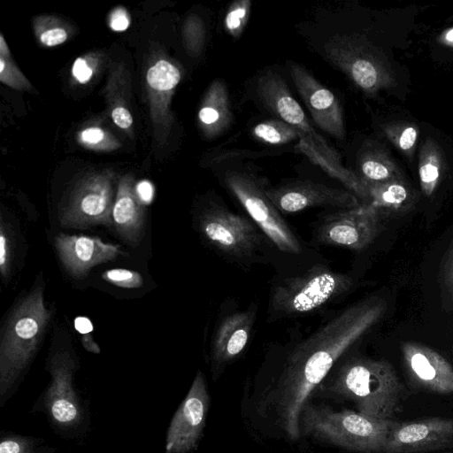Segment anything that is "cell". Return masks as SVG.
Returning <instances> with one entry per match:
<instances>
[{
  "instance_id": "cell-1",
  "label": "cell",
  "mask_w": 453,
  "mask_h": 453,
  "mask_svg": "<svg viewBox=\"0 0 453 453\" xmlns=\"http://www.w3.org/2000/svg\"><path fill=\"white\" fill-rule=\"evenodd\" d=\"M386 308V303L377 297L358 302L296 345L259 395L258 411L272 417L288 439H299L300 415L310 395L338 359L379 321Z\"/></svg>"
},
{
  "instance_id": "cell-2",
  "label": "cell",
  "mask_w": 453,
  "mask_h": 453,
  "mask_svg": "<svg viewBox=\"0 0 453 453\" xmlns=\"http://www.w3.org/2000/svg\"><path fill=\"white\" fill-rule=\"evenodd\" d=\"M324 389L353 402L357 411L376 419H392L403 396L394 367L386 360L351 358L342 365Z\"/></svg>"
},
{
  "instance_id": "cell-3",
  "label": "cell",
  "mask_w": 453,
  "mask_h": 453,
  "mask_svg": "<svg viewBox=\"0 0 453 453\" xmlns=\"http://www.w3.org/2000/svg\"><path fill=\"white\" fill-rule=\"evenodd\" d=\"M50 318L41 286L34 288L12 311L0 342L1 405L35 356Z\"/></svg>"
},
{
  "instance_id": "cell-4",
  "label": "cell",
  "mask_w": 453,
  "mask_h": 453,
  "mask_svg": "<svg viewBox=\"0 0 453 453\" xmlns=\"http://www.w3.org/2000/svg\"><path fill=\"white\" fill-rule=\"evenodd\" d=\"M394 422L307 403L299 424L301 432L327 443L361 453H382Z\"/></svg>"
},
{
  "instance_id": "cell-5",
  "label": "cell",
  "mask_w": 453,
  "mask_h": 453,
  "mask_svg": "<svg viewBox=\"0 0 453 453\" xmlns=\"http://www.w3.org/2000/svg\"><path fill=\"white\" fill-rule=\"evenodd\" d=\"M351 286L352 280L347 274L313 267L276 287L270 308L279 317L309 313L346 293Z\"/></svg>"
},
{
  "instance_id": "cell-6",
  "label": "cell",
  "mask_w": 453,
  "mask_h": 453,
  "mask_svg": "<svg viewBox=\"0 0 453 453\" xmlns=\"http://www.w3.org/2000/svg\"><path fill=\"white\" fill-rule=\"evenodd\" d=\"M225 182L252 221L280 250L292 254L301 252L296 236L257 180L246 173L229 172Z\"/></svg>"
},
{
  "instance_id": "cell-7",
  "label": "cell",
  "mask_w": 453,
  "mask_h": 453,
  "mask_svg": "<svg viewBox=\"0 0 453 453\" xmlns=\"http://www.w3.org/2000/svg\"><path fill=\"white\" fill-rule=\"evenodd\" d=\"M199 227L211 247L231 258H249L261 243L260 234L249 219L220 205L202 213Z\"/></svg>"
},
{
  "instance_id": "cell-8",
  "label": "cell",
  "mask_w": 453,
  "mask_h": 453,
  "mask_svg": "<svg viewBox=\"0 0 453 453\" xmlns=\"http://www.w3.org/2000/svg\"><path fill=\"white\" fill-rule=\"evenodd\" d=\"M257 91L262 102L270 111L298 131L301 140L320 154L341 163L339 153L315 131L302 107L293 97L280 75L268 72L261 76L257 81Z\"/></svg>"
},
{
  "instance_id": "cell-9",
  "label": "cell",
  "mask_w": 453,
  "mask_h": 453,
  "mask_svg": "<svg viewBox=\"0 0 453 453\" xmlns=\"http://www.w3.org/2000/svg\"><path fill=\"white\" fill-rule=\"evenodd\" d=\"M210 407V395L203 374L198 372L175 412L166 436V453H188L202 436Z\"/></svg>"
},
{
  "instance_id": "cell-10",
  "label": "cell",
  "mask_w": 453,
  "mask_h": 453,
  "mask_svg": "<svg viewBox=\"0 0 453 453\" xmlns=\"http://www.w3.org/2000/svg\"><path fill=\"white\" fill-rule=\"evenodd\" d=\"M379 211L370 204L338 211L329 215L318 231L319 240L327 245L363 250L379 233Z\"/></svg>"
},
{
  "instance_id": "cell-11",
  "label": "cell",
  "mask_w": 453,
  "mask_h": 453,
  "mask_svg": "<svg viewBox=\"0 0 453 453\" xmlns=\"http://www.w3.org/2000/svg\"><path fill=\"white\" fill-rule=\"evenodd\" d=\"M453 445V418L394 422L382 453H421Z\"/></svg>"
},
{
  "instance_id": "cell-12",
  "label": "cell",
  "mask_w": 453,
  "mask_h": 453,
  "mask_svg": "<svg viewBox=\"0 0 453 453\" xmlns=\"http://www.w3.org/2000/svg\"><path fill=\"white\" fill-rule=\"evenodd\" d=\"M265 193L283 213H295L311 207L345 210L360 205L352 193L312 181H299L265 189Z\"/></svg>"
},
{
  "instance_id": "cell-13",
  "label": "cell",
  "mask_w": 453,
  "mask_h": 453,
  "mask_svg": "<svg viewBox=\"0 0 453 453\" xmlns=\"http://www.w3.org/2000/svg\"><path fill=\"white\" fill-rule=\"evenodd\" d=\"M403 362L411 381L437 394H453V367L433 349L414 342L402 343Z\"/></svg>"
},
{
  "instance_id": "cell-14",
  "label": "cell",
  "mask_w": 453,
  "mask_h": 453,
  "mask_svg": "<svg viewBox=\"0 0 453 453\" xmlns=\"http://www.w3.org/2000/svg\"><path fill=\"white\" fill-rule=\"evenodd\" d=\"M289 70L296 88L314 122L326 133L337 139H343L345 130L342 111L334 95L296 63H291Z\"/></svg>"
},
{
  "instance_id": "cell-15",
  "label": "cell",
  "mask_w": 453,
  "mask_h": 453,
  "mask_svg": "<svg viewBox=\"0 0 453 453\" xmlns=\"http://www.w3.org/2000/svg\"><path fill=\"white\" fill-rule=\"evenodd\" d=\"M51 384L46 396L48 411L59 426H72L79 423L81 410L73 388L75 364L68 352L54 354L49 363Z\"/></svg>"
},
{
  "instance_id": "cell-16",
  "label": "cell",
  "mask_w": 453,
  "mask_h": 453,
  "mask_svg": "<svg viewBox=\"0 0 453 453\" xmlns=\"http://www.w3.org/2000/svg\"><path fill=\"white\" fill-rule=\"evenodd\" d=\"M58 255L65 270L74 277H81L102 263L115 259L119 246L105 243L97 237L59 234L55 237Z\"/></svg>"
},
{
  "instance_id": "cell-17",
  "label": "cell",
  "mask_w": 453,
  "mask_h": 453,
  "mask_svg": "<svg viewBox=\"0 0 453 453\" xmlns=\"http://www.w3.org/2000/svg\"><path fill=\"white\" fill-rule=\"evenodd\" d=\"M110 187L104 181H94L81 188L60 215V223L68 227H87L112 220Z\"/></svg>"
},
{
  "instance_id": "cell-18",
  "label": "cell",
  "mask_w": 453,
  "mask_h": 453,
  "mask_svg": "<svg viewBox=\"0 0 453 453\" xmlns=\"http://www.w3.org/2000/svg\"><path fill=\"white\" fill-rule=\"evenodd\" d=\"M324 50L328 59L362 89L370 91L378 85L376 65L361 52V47L352 37L334 35L325 44Z\"/></svg>"
},
{
  "instance_id": "cell-19",
  "label": "cell",
  "mask_w": 453,
  "mask_h": 453,
  "mask_svg": "<svg viewBox=\"0 0 453 453\" xmlns=\"http://www.w3.org/2000/svg\"><path fill=\"white\" fill-rule=\"evenodd\" d=\"M255 320L249 309L229 315L219 325L211 345V360L216 368L226 365L244 349Z\"/></svg>"
},
{
  "instance_id": "cell-20",
  "label": "cell",
  "mask_w": 453,
  "mask_h": 453,
  "mask_svg": "<svg viewBox=\"0 0 453 453\" xmlns=\"http://www.w3.org/2000/svg\"><path fill=\"white\" fill-rule=\"evenodd\" d=\"M112 220L119 236L130 245H136L143 234L144 212L131 189L120 188L113 204Z\"/></svg>"
},
{
  "instance_id": "cell-21",
  "label": "cell",
  "mask_w": 453,
  "mask_h": 453,
  "mask_svg": "<svg viewBox=\"0 0 453 453\" xmlns=\"http://www.w3.org/2000/svg\"><path fill=\"white\" fill-rule=\"evenodd\" d=\"M198 117L210 136L221 134L229 127L232 113L228 92L223 81H215L211 84Z\"/></svg>"
},
{
  "instance_id": "cell-22",
  "label": "cell",
  "mask_w": 453,
  "mask_h": 453,
  "mask_svg": "<svg viewBox=\"0 0 453 453\" xmlns=\"http://www.w3.org/2000/svg\"><path fill=\"white\" fill-rule=\"evenodd\" d=\"M297 148L303 152L311 161L320 166L329 175L342 181L360 197L366 199V188L364 181L352 172L344 168L341 163L335 162L325 155L320 154L301 139L297 144Z\"/></svg>"
},
{
  "instance_id": "cell-23",
  "label": "cell",
  "mask_w": 453,
  "mask_h": 453,
  "mask_svg": "<svg viewBox=\"0 0 453 453\" xmlns=\"http://www.w3.org/2000/svg\"><path fill=\"white\" fill-rule=\"evenodd\" d=\"M253 135L273 145L285 144L300 138L298 131L281 119H266L258 123L253 128Z\"/></svg>"
},
{
  "instance_id": "cell-24",
  "label": "cell",
  "mask_w": 453,
  "mask_h": 453,
  "mask_svg": "<svg viewBox=\"0 0 453 453\" xmlns=\"http://www.w3.org/2000/svg\"><path fill=\"white\" fill-rule=\"evenodd\" d=\"M364 183L366 188V199L371 198L370 205L377 209L379 207L397 209L407 198V190L401 184L376 185L365 181Z\"/></svg>"
},
{
  "instance_id": "cell-25",
  "label": "cell",
  "mask_w": 453,
  "mask_h": 453,
  "mask_svg": "<svg viewBox=\"0 0 453 453\" xmlns=\"http://www.w3.org/2000/svg\"><path fill=\"white\" fill-rule=\"evenodd\" d=\"M180 79L179 70L165 60L158 61L147 73L149 85L157 90H170L178 84Z\"/></svg>"
},
{
  "instance_id": "cell-26",
  "label": "cell",
  "mask_w": 453,
  "mask_h": 453,
  "mask_svg": "<svg viewBox=\"0 0 453 453\" xmlns=\"http://www.w3.org/2000/svg\"><path fill=\"white\" fill-rule=\"evenodd\" d=\"M251 2L239 0L233 3L225 17V27L234 37H239L242 33L250 12Z\"/></svg>"
},
{
  "instance_id": "cell-27",
  "label": "cell",
  "mask_w": 453,
  "mask_h": 453,
  "mask_svg": "<svg viewBox=\"0 0 453 453\" xmlns=\"http://www.w3.org/2000/svg\"><path fill=\"white\" fill-rule=\"evenodd\" d=\"M105 280L126 288H139L142 285V277L139 273L127 269H111L104 273Z\"/></svg>"
},
{
  "instance_id": "cell-28",
  "label": "cell",
  "mask_w": 453,
  "mask_h": 453,
  "mask_svg": "<svg viewBox=\"0 0 453 453\" xmlns=\"http://www.w3.org/2000/svg\"><path fill=\"white\" fill-rule=\"evenodd\" d=\"M360 171L365 180L372 182H380L388 180L390 176L388 167L369 155H366L360 163Z\"/></svg>"
},
{
  "instance_id": "cell-29",
  "label": "cell",
  "mask_w": 453,
  "mask_h": 453,
  "mask_svg": "<svg viewBox=\"0 0 453 453\" xmlns=\"http://www.w3.org/2000/svg\"><path fill=\"white\" fill-rule=\"evenodd\" d=\"M440 175L439 166L434 160H429L419 168V177L424 193L431 195L435 188Z\"/></svg>"
},
{
  "instance_id": "cell-30",
  "label": "cell",
  "mask_w": 453,
  "mask_h": 453,
  "mask_svg": "<svg viewBox=\"0 0 453 453\" xmlns=\"http://www.w3.org/2000/svg\"><path fill=\"white\" fill-rule=\"evenodd\" d=\"M11 241L3 219L0 226V270L4 279H7L11 270Z\"/></svg>"
},
{
  "instance_id": "cell-31",
  "label": "cell",
  "mask_w": 453,
  "mask_h": 453,
  "mask_svg": "<svg viewBox=\"0 0 453 453\" xmlns=\"http://www.w3.org/2000/svg\"><path fill=\"white\" fill-rule=\"evenodd\" d=\"M0 453H35L27 438L12 437L2 440Z\"/></svg>"
},
{
  "instance_id": "cell-32",
  "label": "cell",
  "mask_w": 453,
  "mask_h": 453,
  "mask_svg": "<svg viewBox=\"0 0 453 453\" xmlns=\"http://www.w3.org/2000/svg\"><path fill=\"white\" fill-rule=\"evenodd\" d=\"M66 32L62 28H52L43 32L41 35V41L47 46H55L64 42L66 40Z\"/></svg>"
},
{
  "instance_id": "cell-33",
  "label": "cell",
  "mask_w": 453,
  "mask_h": 453,
  "mask_svg": "<svg viewBox=\"0 0 453 453\" xmlns=\"http://www.w3.org/2000/svg\"><path fill=\"white\" fill-rule=\"evenodd\" d=\"M93 71L88 66L85 60L77 58L73 66V74L81 82H87L92 76Z\"/></svg>"
},
{
  "instance_id": "cell-34",
  "label": "cell",
  "mask_w": 453,
  "mask_h": 453,
  "mask_svg": "<svg viewBox=\"0 0 453 453\" xmlns=\"http://www.w3.org/2000/svg\"><path fill=\"white\" fill-rule=\"evenodd\" d=\"M114 122L121 128H127L133 122L130 112L124 107H117L111 112Z\"/></svg>"
},
{
  "instance_id": "cell-35",
  "label": "cell",
  "mask_w": 453,
  "mask_h": 453,
  "mask_svg": "<svg viewBox=\"0 0 453 453\" xmlns=\"http://www.w3.org/2000/svg\"><path fill=\"white\" fill-rule=\"evenodd\" d=\"M418 136L417 130L412 127H406L401 134L398 143L402 150H407L412 148Z\"/></svg>"
},
{
  "instance_id": "cell-36",
  "label": "cell",
  "mask_w": 453,
  "mask_h": 453,
  "mask_svg": "<svg viewBox=\"0 0 453 453\" xmlns=\"http://www.w3.org/2000/svg\"><path fill=\"white\" fill-rule=\"evenodd\" d=\"M444 281L448 289L453 296V244L449 250L444 265Z\"/></svg>"
},
{
  "instance_id": "cell-37",
  "label": "cell",
  "mask_w": 453,
  "mask_h": 453,
  "mask_svg": "<svg viewBox=\"0 0 453 453\" xmlns=\"http://www.w3.org/2000/svg\"><path fill=\"white\" fill-rule=\"evenodd\" d=\"M129 25L126 12L122 9H118L113 14L111 20V27L115 31H124Z\"/></svg>"
},
{
  "instance_id": "cell-38",
  "label": "cell",
  "mask_w": 453,
  "mask_h": 453,
  "mask_svg": "<svg viewBox=\"0 0 453 453\" xmlns=\"http://www.w3.org/2000/svg\"><path fill=\"white\" fill-rule=\"evenodd\" d=\"M136 192L143 203H150L153 197V188L149 181L143 180L137 185Z\"/></svg>"
},
{
  "instance_id": "cell-39",
  "label": "cell",
  "mask_w": 453,
  "mask_h": 453,
  "mask_svg": "<svg viewBox=\"0 0 453 453\" xmlns=\"http://www.w3.org/2000/svg\"><path fill=\"white\" fill-rule=\"evenodd\" d=\"M81 138L86 142L96 143L104 138V133L98 127H90L82 132Z\"/></svg>"
},
{
  "instance_id": "cell-40",
  "label": "cell",
  "mask_w": 453,
  "mask_h": 453,
  "mask_svg": "<svg viewBox=\"0 0 453 453\" xmlns=\"http://www.w3.org/2000/svg\"><path fill=\"white\" fill-rule=\"evenodd\" d=\"M75 326L81 333H87L92 330V325L90 321L86 318L76 319Z\"/></svg>"
},
{
  "instance_id": "cell-41",
  "label": "cell",
  "mask_w": 453,
  "mask_h": 453,
  "mask_svg": "<svg viewBox=\"0 0 453 453\" xmlns=\"http://www.w3.org/2000/svg\"><path fill=\"white\" fill-rule=\"evenodd\" d=\"M445 40L449 43H453V28L446 33Z\"/></svg>"
},
{
  "instance_id": "cell-42",
  "label": "cell",
  "mask_w": 453,
  "mask_h": 453,
  "mask_svg": "<svg viewBox=\"0 0 453 453\" xmlns=\"http://www.w3.org/2000/svg\"><path fill=\"white\" fill-rule=\"evenodd\" d=\"M4 69V61L3 58L0 59V73H2Z\"/></svg>"
}]
</instances>
